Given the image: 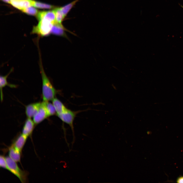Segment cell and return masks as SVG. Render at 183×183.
I'll return each mask as SVG.
<instances>
[{
  "instance_id": "obj_4",
  "label": "cell",
  "mask_w": 183,
  "mask_h": 183,
  "mask_svg": "<svg viewBox=\"0 0 183 183\" xmlns=\"http://www.w3.org/2000/svg\"><path fill=\"white\" fill-rule=\"evenodd\" d=\"M76 114V112L67 109L62 113L57 114V116L63 122L68 124L71 128L72 132L73 140L72 142V146L74 142L75 137L74 135L73 121Z\"/></svg>"
},
{
  "instance_id": "obj_16",
  "label": "cell",
  "mask_w": 183,
  "mask_h": 183,
  "mask_svg": "<svg viewBox=\"0 0 183 183\" xmlns=\"http://www.w3.org/2000/svg\"><path fill=\"white\" fill-rule=\"evenodd\" d=\"M55 14L56 20V22L61 24V23L65 18L61 8H57L54 10Z\"/></svg>"
},
{
  "instance_id": "obj_1",
  "label": "cell",
  "mask_w": 183,
  "mask_h": 183,
  "mask_svg": "<svg viewBox=\"0 0 183 183\" xmlns=\"http://www.w3.org/2000/svg\"><path fill=\"white\" fill-rule=\"evenodd\" d=\"M40 65L42 80L43 101H52L56 94V90L45 74L41 62Z\"/></svg>"
},
{
  "instance_id": "obj_18",
  "label": "cell",
  "mask_w": 183,
  "mask_h": 183,
  "mask_svg": "<svg viewBox=\"0 0 183 183\" xmlns=\"http://www.w3.org/2000/svg\"><path fill=\"white\" fill-rule=\"evenodd\" d=\"M33 6L37 8L42 9H51L55 8V7L54 6L35 1Z\"/></svg>"
},
{
  "instance_id": "obj_17",
  "label": "cell",
  "mask_w": 183,
  "mask_h": 183,
  "mask_svg": "<svg viewBox=\"0 0 183 183\" xmlns=\"http://www.w3.org/2000/svg\"><path fill=\"white\" fill-rule=\"evenodd\" d=\"M79 0H75L73 2L61 7L65 17L76 3Z\"/></svg>"
},
{
  "instance_id": "obj_19",
  "label": "cell",
  "mask_w": 183,
  "mask_h": 183,
  "mask_svg": "<svg viewBox=\"0 0 183 183\" xmlns=\"http://www.w3.org/2000/svg\"><path fill=\"white\" fill-rule=\"evenodd\" d=\"M22 11L27 14L33 16L37 15L38 12L36 9L32 6L26 8Z\"/></svg>"
},
{
  "instance_id": "obj_8",
  "label": "cell",
  "mask_w": 183,
  "mask_h": 183,
  "mask_svg": "<svg viewBox=\"0 0 183 183\" xmlns=\"http://www.w3.org/2000/svg\"><path fill=\"white\" fill-rule=\"evenodd\" d=\"M41 103L37 102L30 104L26 107L25 113L28 118L33 117L39 110Z\"/></svg>"
},
{
  "instance_id": "obj_13",
  "label": "cell",
  "mask_w": 183,
  "mask_h": 183,
  "mask_svg": "<svg viewBox=\"0 0 183 183\" xmlns=\"http://www.w3.org/2000/svg\"><path fill=\"white\" fill-rule=\"evenodd\" d=\"M65 29L62 24L56 22L53 24L51 33L57 35L63 36L64 35Z\"/></svg>"
},
{
  "instance_id": "obj_9",
  "label": "cell",
  "mask_w": 183,
  "mask_h": 183,
  "mask_svg": "<svg viewBox=\"0 0 183 183\" xmlns=\"http://www.w3.org/2000/svg\"><path fill=\"white\" fill-rule=\"evenodd\" d=\"M35 124L30 118H28L23 126L22 133L27 137L30 136L34 128Z\"/></svg>"
},
{
  "instance_id": "obj_15",
  "label": "cell",
  "mask_w": 183,
  "mask_h": 183,
  "mask_svg": "<svg viewBox=\"0 0 183 183\" xmlns=\"http://www.w3.org/2000/svg\"><path fill=\"white\" fill-rule=\"evenodd\" d=\"M42 103L48 117L53 115L56 112L53 104H52L49 101H43Z\"/></svg>"
},
{
  "instance_id": "obj_2",
  "label": "cell",
  "mask_w": 183,
  "mask_h": 183,
  "mask_svg": "<svg viewBox=\"0 0 183 183\" xmlns=\"http://www.w3.org/2000/svg\"><path fill=\"white\" fill-rule=\"evenodd\" d=\"M8 167V170L16 176L23 183L27 181L28 172L21 170L15 162L9 156L6 157Z\"/></svg>"
},
{
  "instance_id": "obj_21",
  "label": "cell",
  "mask_w": 183,
  "mask_h": 183,
  "mask_svg": "<svg viewBox=\"0 0 183 183\" xmlns=\"http://www.w3.org/2000/svg\"><path fill=\"white\" fill-rule=\"evenodd\" d=\"M177 183H183V176L178 177L176 180Z\"/></svg>"
},
{
  "instance_id": "obj_11",
  "label": "cell",
  "mask_w": 183,
  "mask_h": 183,
  "mask_svg": "<svg viewBox=\"0 0 183 183\" xmlns=\"http://www.w3.org/2000/svg\"><path fill=\"white\" fill-rule=\"evenodd\" d=\"M21 152L12 144L9 148V156L16 162H20Z\"/></svg>"
},
{
  "instance_id": "obj_3",
  "label": "cell",
  "mask_w": 183,
  "mask_h": 183,
  "mask_svg": "<svg viewBox=\"0 0 183 183\" xmlns=\"http://www.w3.org/2000/svg\"><path fill=\"white\" fill-rule=\"evenodd\" d=\"M53 24L49 21L44 19L39 21L38 24L33 28L32 32L41 36H47L50 33Z\"/></svg>"
},
{
  "instance_id": "obj_20",
  "label": "cell",
  "mask_w": 183,
  "mask_h": 183,
  "mask_svg": "<svg viewBox=\"0 0 183 183\" xmlns=\"http://www.w3.org/2000/svg\"><path fill=\"white\" fill-rule=\"evenodd\" d=\"M0 167L8 170V167L6 157L3 155L0 156Z\"/></svg>"
},
{
  "instance_id": "obj_14",
  "label": "cell",
  "mask_w": 183,
  "mask_h": 183,
  "mask_svg": "<svg viewBox=\"0 0 183 183\" xmlns=\"http://www.w3.org/2000/svg\"><path fill=\"white\" fill-rule=\"evenodd\" d=\"M52 101L57 114L62 113L66 109L64 105L57 98H54Z\"/></svg>"
},
{
  "instance_id": "obj_7",
  "label": "cell",
  "mask_w": 183,
  "mask_h": 183,
  "mask_svg": "<svg viewBox=\"0 0 183 183\" xmlns=\"http://www.w3.org/2000/svg\"><path fill=\"white\" fill-rule=\"evenodd\" d=\"M48 117L44 106L42 102L38 111L33 117L35 124H37Z\"/></svg>"
},
{
  "instance_id": "obj_22",
  "label": "cell",
  "mask_w": 183,
  "mask_h": 183,
  "mask_svg": "<svg viewBox=\"0 0 183 183\" xmlns=\"http://www.w3.org/2000/svg\"><path fill=\"white\" fill-rule=\"evenodd\" d=\"M3 1L5 2L8 3H10V1L11 0H2Z\"/></svg>"
},
{
  "instance_id": "obj_12",
  "label": "cell",
  "mask_w": 183,
  "mask_h": 183,
  "mask_svg": "<svg viewBox=\"0 0 183 183\" xmlns=\"http://www.w3.org/2000/svg\"><path fill=\"white\" fill-rule=\"evenodd\" d=\"M13 69H11L9 72L6 75L4 76H0V88L1 90V100L2 101L3 98V88L6 86H8L11 87H15V85L10 84L8 83L7 81V78L9 74L13 71Z\"/></svg>"
},
{
  "instance_id": "obj_10",
  "label": "cell",
  "mask_w": 183,
  "mask_h": 183,
  "mask_svg": "<svg viewBox=\"0 0 183 183\" xmlns=\"http://www.w3.org/2000/svg\"><path fill=\"white\" fill-rule=\"evenodd\" d=\"M27 137L22 133L21 134L17 137L12 144L21 152L26 141Z\"/></svg>"
},
{
  "instance_id": "obj_6",
  "label": "cell",
  "mask_w": 183,
  "mask_h": 183,
  "mask_svg": "<svg viewBox=\"0 0 183 183\" xmlns=\"http://www.w3.org/2000/svg\"><path fill=\"white\" fill-rule=\"evenodd\" d=\"M34 1L33 0H11L10 4L15 8L22 11L28 7L33 6Z\"/></svg>"
},
{
  "instance_id": "obj_5",
  "label": "cell",
  "mask_w": 183,
  "mask_h": 183,
  "mask_svg": "<svg viewBox=\"0 0 183 183\" xmlns=\"http://www.w3.org/2000/svg\"><path fill=\"white\" fill-rule=\"evenodd\" d=\"M37 17L39 21L43 19L45 20L50 22L53 24L56 22L54 10L39 12L37 15Z\"/></svg>"
}]
</instances>
